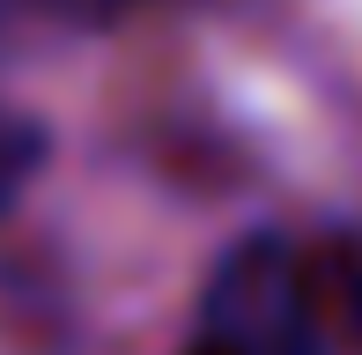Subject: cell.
<instances>
[{"instance_id": "obj_1", "label": "cell", "mask_w": 362, "mask_h": 355, "mask_svg": "<svg viewBox=\"0 0 362 355\" xmlns=\"http://www.w3.org/2000/svg\"><path fill=\"white\" fill-rule=\"evenodd\" d=\"M185 355H333V326L303 245L281 230L229 245L200 289Z\"/></svg>"}, {"instance_id": "obj_4", "label": "cell", "mask_w": 362, "mask_h": 355, "mask_svg": "<svg viewBox=\"0 0 362 355\" xmlns=\"http://www.w3.org/2000/svg\"><path fill=\"white\" fill-rule=\"evenodd\" d=\"M8 8H30V15H59V23H111L126 0H8Z\"/></svg>"}, {"instance_id": "obj_3", "label": "cell", "mask_w": 362, "mask_h": 355, "mask_svg": "<svg viewBox=\"0 0 362 355\" xmlns=\"http://www.w3.org/2000/svg\"><path fill=\"white\" fill-rule=\"evenodd\" d=\"M45 149H52V141H45V126L0 104V215H8V207L30 192V178H37Z\"/></svg>"}, {"instance_id": "obj_2", "label": "cell", "mask_w": 362, "mask_h": 355, "mask_svg": "<svg viewBox=\"0 0 362 355\" xmlns=\"http://www.w3.org/2000/svg\"><path fill=\"white\" fill-rule=\"evenodd\" d=\"M303 260H310V281H318V303H325L333 341L362 348V222H340V230L310 237Z\"/></svg>"}]
</instances>
